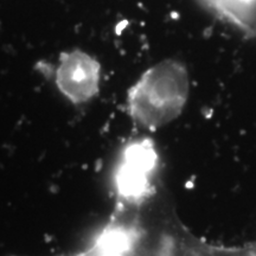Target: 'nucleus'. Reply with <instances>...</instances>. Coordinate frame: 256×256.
Listing matches in <instances>:
<instances>
[{"instance_id":"1","label":"nucleus","mask_w":256,"mask_h":256,"mask_svg":"<svg viewBox=\"0 0 256 256\" xmlns=\"http://www.w3.org/2000/svg\"><path fill=\"white\" fill-rule=\"evenodd\" d=\"M130 256H256V242L243 247H220L196 238L159 190L136 211Z\"/></svg>"},{"instance_id":"2","label":"nucleus","mask_w":256,"mask_h":256,"mask_svg":"<svg viewBox=\"0 0 256 256\" xmlns=\"http://www.w3.org/2000/svg\"><path fill=\"white\" fill-rule=\"evenodd\" d=\"M188 98V76L183 64L162 60L146 70L128 89L127 112L142 130L154 132L183 112Z\"/></svg>"},{"instance_id":"3","label":"nucleus","mask_w":256,"mask_h":256,"mask_svg":"<svg viewBox=\"0 0 256 256\" xmlns=\"http://www.w3.org/2000/svg\"><path fill=\"white\" fill-rule=\"evenodd\" d=\"M160 156L148 136L134 138L121 147L110 172L115 206L136 209L158 192Z\"/></svg>"},{"instance_id":"4","label":"nucleus","mask_w":256,"mask_h":256,"mask_svg":"<svg viewBox=\"0 0 256 256\" xmlns=\"http://www.w3.org/2000/svg\"><path fill=\"white\" fill-rule=\"evenodd\" d=\"M55 83L60 94L72 104H87L100 92L101 64L86 51H66L60 56Z\"/></svg>"},{"instance_id":"5","label":"nucleus","mask_w":256,"mask_h":256,"mask_svg":"<svg viewBox=\"0 0 256 256\" xmlns=\"http://www.w3.org/2000/svg\"><path fill=\"white\" fill-rule=\"evenodd\" d=\"M246 31L256 30V0H200Z\"/></svg>"}]
</instances>
